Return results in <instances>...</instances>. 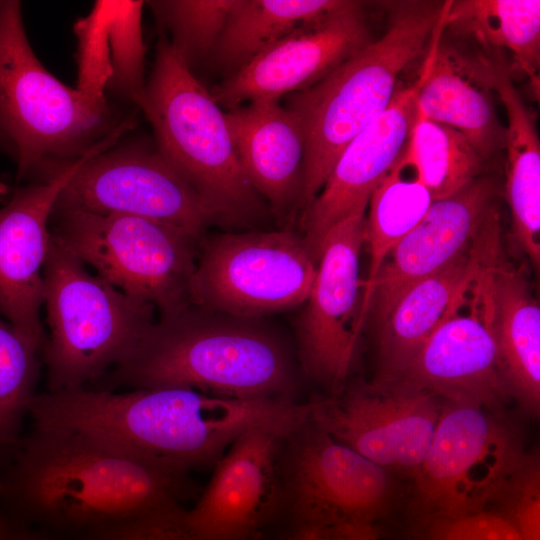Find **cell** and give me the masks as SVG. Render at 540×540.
I'll return each mask as SVG.
<instances>
[{"label": "cell", "mask_w": 540, "mask_h": 540, "mask_svg": "<svg viewBox=\"0 0 540 540\" xmlns=\"http://www.w3.org/2000/svg\"><path fill=\"white\" fill-rule=\"evenodd\" d=\"M289 432L259 427L241 435L221 458L187 523L214 540H251L272 502L280 439Z\"/></svg>", "instance_id": "21"}, {"label": "cell", "mask_w": 540, "mask_h": 540, "mask_svg": "<svg viewBox=\"0 0 540 540\" xmlns=\"http://www.w3.org/2000/svg\"><path fill=\"white\" fill-rule=\"evenodd\" d=\"M502 410L443 401L429 450L413 478L415 526L487 509L526 454Z\"/></svg>", "instance_id": "9"}, {"label": "cell", "mask_w": 540, "mask_h": 540, "mask_svg": "<svg viewBox=\"0 0 540 540\" xmlns=\"http://www.w3.org/2000/svg\"><path fill=\"white\" fill-rule=\"evenodd\" d=\"M79 37L77 89L101 97L110 76L108 1H97L88 17L75 25Z\"/></svg>", "instance_id": "34"}, {"label": "cell", "mask_w": 540, "mask_h": 540, "mask_svg": "<svg viewBox=\"0 0 540 540\" xmlns=\"http://www.w3.org/2000/svg\"><path fill=\"white\" fill-rule=\"evenodd\" d=\"M83 540H214L186 521L177 506L163 509L119 526L91 534Z\"/></svg>", "instance_id": "36"}, {"label": "cell", "mask_w": 540, "mask_h": 540, "mask_svg": "<svg viewBox=\"0 0 540 540\" xmlns=\"http://www.w3.org/2000/svg\"><path fill=\"white\" fill-rule=\"evenodd\" d=\"M407 146L435 201L482 176L487 163L462 133L419 114Z\"/></svg>", "instance_id": "29"}, {"label": "cell", "mask_w": 540, "mask_h": 540, "mask_svg": "<svg viewBox=\"0 0 540 540\" xmlns=\"http://www.w3.org/2000/svg\"><path fill=\"white\" fill-rule=\"evenodd\" d=\"M86 155L53 178L13 189L0 208V314L41 351L46 339L40 310L50 218L59 193Z\"/></svg>", "instance_id": "17"}, {"label": "cell", "mask_w": 540, "mask_h": 540, "mask_svg": "<svg viewBox=\"0 0 540 540\" xmlns=\"http://www.w3.org/2000/svg\"><path fill=\"white\" fill-rule=\"evenodd\" d=\"M112 376L135 389L189 387L232 397H286L294 366L286 343L263 318L192 304L160 317Z\"/></svg>", "instance_id": "4"}, {"label": "cell", "mask_w": 540, "mask_h": 540, "mask_svg": "<svg viewBox=\"0 0 540 540\" xmlns=\"http://www.w3.org/2000/svg\"><path fill=\"white\" fill-rule=\"evenodd\" d=\"M139 109L165 159L197 192L216 224L253 225L265 201L237 156L224 112L160 33Z\"/></svg>", "instance_id": "6"}, {"label": "cell", "mask_w": 540, "mask_h": 540, "mask_svg": "<svg viewBox=\"0 0 540 540\" xmlns=\"http://www.w3.org/2000/svg\"><path fill=\"white\" fill-rule=\"evenodd\" d=\"M49 391L84 387L126 361L154 323L152 304L96 274L51 235L43 270Z\"/></svg>", "instance_id": "7"}, {"label": "cell", "mask_w": 540, "mask_h": 540, "mask_svg": "<svg viewBox=\"0 0 540 540\" xmlns=\"http://www.w3.org/2000/svg\"><path fill=\"white\" fill-rule=\"evenodd\" d=\"M442 403L408 383L374 381L309 404V420L390 473L413 480L433 440Z\"/></svg>", "instance_id": "12"}, {"label": "cell", "mask_w": 540, "mask_h": 540, "mask_svg": "<svg viewBox=\"0 0 540 540\" xmlns=\"http://www.w3.org/2000/svg\"><path fill=\"white\" fill-rule=\"evenodd\" d=\"M309 431L293 464L297 523H377L384 518L395 500V475L314 423Z\"/></svg>", "instance_id": "18"}, {"label": "cell", "mask_w": 540, "mask_h": 540, "mask_svg": "<svg viewBox=\"0 0 540 540\" xmlns=\"http://www.w3.org/2000/svg\"><path fill=\"white\" fill-rule=\"evenodd\" d=\"M445 28L471 37L486 49L510 51L519 68L538 89L539 0L450 1Z\"/></svg>", "instance_id": "28"}, {"label": "cell", "mask_w": 540, "mask_h": 540, "mask_svg": "<svg viewBox=\"0 0 540 540\" xmlns=\"http://www.w3.org/2000/svg\"><path fill=\"white\" fill-rule=\"evenodd\" d=\"M491 320L511 397L526 414L540 411V307L523 275L490 268Z\"/></svg>", "instance_id": "25"}, {"label": "cell", "mask_w": 540, "mask_h": 540, "mask_svg": "<svg viewBox=\"0 0 540 540\" xmlns=\"http://www.w3.org/2000/svg\"><path fill=\"white\" fill-rule=\"evenodd\" d=\"M499 234L496 208L468 250L416 282L398 300L377 328L380 365L375 381L398 378L432 333L466 303L478 276L499 257Z\"/></svg>", "instance_id": "20"}, {"label": "cell", "mask_w": 540, "mask_h": 540, "mask_svg": "<svg viewBox=\"0 0 540 540\" xmlns=\"http://www.w3.org/2000/svg\"><path fill=\"white\" fill-rule=\"evenodd\" d=\"M384 34L308 89L285 96L305 140L302 211L325 184L348 143L389 105L400 72L430 41L445 2H389ZM300 213V214H301Z\"/></svg>", "instance_id": "5"}, {"label": "cell", "mask_w": 540, "mask_h": 540, "mask_svg": "<svg viewBox=\"0 0 540 540\" xmlns=\"http://www.w3.org/2000/svg\"><path fill=\"white\" fill-rule=\"evenodd\" d=\"M13 188L10 185L8 176L6 174L0 173V199L4 202L8 199L12 193Z\"/></svg>", "instance_id": "39"}, {"label": "cell", "mask_w": 540, "mask_h": 540, "mask_svg": "<svg viewBox=\"0 0 540 540\" xmlns=\"http://www.w3.org/2000/svg\"><path fill=\"white\" fill-rule=\"evenodd\" d=\"M50 233L96 275L154 306L160 317L192 305L199 240L145 218L53 210Z\"/></svg>", "instance_id": "8"}, {"label": "cell", "mask_w": 540, "mask_h": 540, "mask_svg": "<svg viewBox=\"0 0 540 540\" xmlns=\"http://www.w3.org/2000/svg\"><path fill=\"white\" fill-rule=\"evenodd\" d=\"M361 1L344 0L268 47L212 95L228 110L260 100H279L315 85L371 42Z\"/></svg>", "instance_id": "15"}, {"label": "cell", "mask_w": 540, "mask_h": 540, "mask_svg": "<svg viewBox=\"0 0 540 540\" xmlns=\"http://www.w3.org/2000/svg\"><path fill=\"white\" fill-rule=\"evenodd\" d=\"M408 143V142H407ZM407 143L369 198L364 245L370 256L366 291L391 250L424 218L435 201L421 181Z\"/></svg>", "instance_id": "27"}, {"label": "cell", "mask_w": 540, "mask_h": 540, "mask_svg": "<svg viewBox=\"0 0 540 540\" xmlns=\"http://www.w3.org/2000/svg\"><path fill=\"white\" fill-rule=\"evenodd\" d=\"M0 540H47L0 518Z\"/></svg>", "instance_id": "38"}, {"label": "cell", "mask_w": 540, "mask_h": 540, "mask_svg": "<svg viewBox=\"0 0 540 540\" xmlns=\"http://www.w3.org/2000/svg\"><path fill=\"white\" fill-rule=\"evenodd\" d=\"M487 509L507 520L523 540H540V461L535 450L526 452Z\"/></svg>", "instance_id": "33"}, {"label": "cell", "mask_w": 540, "mask_h": 540, "mask_svg": "<svg viewBox=\"0 0 540 540\" xmlns=\"http://www.w3.org/2000/svg\"><path fill=\"white\" fill-rule=\"evenodd\" d=\"M377 523H296L288 540H380Z\"/></svg>", "instance_id": "37"}, {"label": "cell", "mask_w": 540, "mask_h": 540, "mask_svg": "<svg viewBox=\"0 0 540 540\" xmlns=\"http://www.w3.org/2000/svg\"><path fill=\"white\" fill-rule=\"evenodd\" d=\"M235 0L147 1L161 34L194 73L206 63Z\"/></svg>", "instance_id": "30"}, {"label": "cell", "mask_w": 540, "mask_h": 540, "mask_svg": "<svg viewBox=\"0 0 540 540\" xmlns=\"http://www.w3.org/2000/svg\"><path fill=\"white\" fill-rule=\"evenodd\" d=\"M309 409L286 397H232L189 387L124 393L81 387L38 394L29 413L37 430L100 440L180 474L218 459L252 429L295 431Z\"/></svg>", "instance_id": "1"}, {"label": "cell", "mask_w": 540, "mask_h": 540, "mask_svg": "<svg viewBox=\"0 0 540 540\" xmlns=\"http://www.w3.org/2000/svg\"><path fill=\"white\" fill-rule=\"evenodd\" d=\"M317 262L300 232H221L199 240L192 304L263 318L305 303Z\"/></svg>", "instance_id": "10"}, {"label": "cell", "mask_w": 540, "mask_h": 540, "mask_svg": "<svg viewBox=\"0 0 540 540\" xmlns=\"http://www.w3.org/2000/svg\"><path fill=\"white\" fill-rule=\"evenodd\" d=\"M498 186L480 176L450 197L433 202L420 223L388 254L363 292L361 319L381 326L416 282L443 268L480 237L496 207Z\"/></svg>", "instance_id": "16"}, {"label": "cell", "mask_w": 540, "mask_h": 540, "mask_svg": "<svg viewBox=\"0 0 540 540\" xmlns=\"http://www.w3.org/2000/svg\"><path fill=\"white\" fill-rule=\"evenodd\" d=\"M143 1H108L110 76L104 93L139 108L145 94Z\"/></svg>", "instance_id": "32"}, {"label": "cell", "mask_w": 540, "mask_h": 540, "mask_svg": "<svg viewBox=\"0 0 540 540\" xmlns=\"http://www.w3.org/2000/svg\"><path fill=\"white\" fill-rule=\"evenodd\" d=\"M420 77L396 89L387 108L344 148L322 189L299 216L300 234L318 263L322 243L340 221L360 209L409 140L418 116Z\"/></svg>", "instance_id": "19"}, {"label": "cell", "mask_w": 540, "mask_h": 540, "mask_svg": "<svg viewBox=\"0 0 540 540\" xmlns=\"http://www.w3.org/2000/svg\"><path fill=\"white\" fill-rule=\"evenodd\" d=\"M365 212L355 211L326 235L312 289L295 325L303 368L336 391L350 374L364 325L360 255Z\"/></svg>", "instance_id": "13"}, {"label": "cell", "mask_w": 540, "mask_h": 540, "mask_svg": "<svg viewBox=\"0 0 540 540\" xmlns=\"http://www.w3.org/2000/svg\"><path fill=\"white\" fill-rule=\"evenodd\" d=\"M343 1L235 0L207 63L226 79L277 41L335 10Z\"/></svg>", "instance_id": "26"}, {"label": "cell", "mask_w": 540, "mask_h": 540, "mask_svg": "<svg viewBox=\"0 0 540 540\" xmlns=\"http://www.w3.org/2000/svg\"><path fill=\"white\" fill-rule=\"evenodd\" d=\"M488 81L507 113L505 197L512 237L535 270L540 265V142L535 114L526 106L510 72L496 57H481Z\"/></svg>", "instance_id": "24"}, {"label": "cell", "mask_w": 540, "mask_h": 540, "mask_svg": "<svg viewBox=\"0 0 540 540\" xmlns=\"http://www.w3.org/2000/svg\"><path fill=\"white\" fill-rule=\"evenodd\" d=\"M417 540H523L512 525L496 512L436 518L416 526Z\"/></svg>", "instance_id": "35"}, {"label": "cell", "mask_w": 540, "mask_h": 540, "mask_svg": "<svg viewBox=\"0 0 540 540\" xmlns=\"http://www.w3.org/2000/svg\"><path fill=\"white\" fill-rule=\"evenodd\" d=\"M124 136L85 156L54 210L140 217L201 239L216 222L197 192L155 141Z\"/></svg>", "instance_id": "11"}, {"label": "cell", "mask_w": 540, "mask_h": 540, "mask_svg": "<svg viewBox=\"0 0 540 540\" xmlns=\"http://www.w3.org/2000/svg\"><path fill=\"white\" fill-rule=\"evenodd\" d=\"M179 475L100 440L36 430L0 492L45 522L94 534L177 506Z\"/></svg>", "instance_id": "2"}, {"label": "cell", "mask_w": 540, "mask_h": 540, "mask_svg": "<svg viewBox=\"0 0 540 540\" xmlns=\"http://www.w3.org/2000/svg\"><path fill=\"white\" fill-rule=\"evenodd\" d=\"M41 349L0 314V448L12 445L30 403L40 370Z\"/></svg>", "instance_id": "31"}, {"label": "cell", "mask_w": 540, "mask_h": 540, "mask_svg": "<svg viewBox=\"0 0 540 540\" xmlns=\"http://www.w3.org/2000/svg\"><path fill=\"white\" fill-rule=\"evenodd\" d=\"M241 166L282 229L302 209L305 140L297 118L279 100L249 102L224 112Z\"/></svg>", "instance_id": "22"}, {"label": "cell", "mask_w": 540, "mask_h": 540, "mask_svg": "<svg viewBox=\"0 0 540 540\" xmlns=\"http://www.w3.org/2000/svg\"><path fill=\"white\" fill-rule=\"evenodd\" d=\"M107 96L73 89L35 55L22 5L0 0V151L16 164V182L53 178L134 124Z\"/></svg>", "instance_id": "3"}, {"label": "cell", "mask_w": 540, "mask_h": 540, "mask_svg": "<svg viewBox=\"0 0 540 540\" xmlns=\"http://www.w3.org/2000/svg\"><path fill=\"white\" fill-rule=\"evenodd\" d=\"M490 268L474 282L469 310L461 313L464 304L446 319L393 381L426 389L443 401L502 410L512 397L492 327Z\"/></svg>", "instance_id": "14"}, {"label": "cell", "mask_w": 540, "mask_h": 540, "mask_svg": "<svg viewBox=\"0 0 540 540\" xmlns=\"http://www.w3.org/2000/svg\"><path fill=\"white\" fill-rule=\"evenodd\" d=\"M447 8L431 37L416 95L418 114L462 133L487 162L504 148L505 127L481 58L440 45Z\"/></svg>", "instance_id": "23"}]
</instances>
